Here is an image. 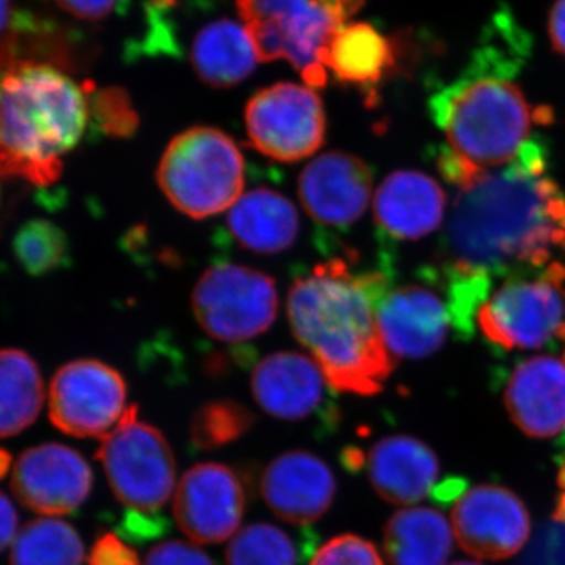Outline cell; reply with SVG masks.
<instances>
[{"label":"cell","instance_id":"obj_1","mask_svg":"<svg viewBox=\"0 0 565 565\" xmlns=\"http://www.w3.org/2000/svg\"><path fill=\"white\" fill-rule=\"evenodd\" d=\"M546 151L526 141L519 156L460 185L441 241L452 327L467 337L494 280L542 273L565 248V195L545 174Z\"/></svg>","mask_w":565,"mask_h":565},{"label":"cell","instance_id":"obj_2","mask_svg":"<svg viewBox=\"0 0 565 565\" xmlns=\"http://www.w3.org/2000/svg\"><path fill=\"white\" fill-rule=\"evenodd\" d=\"M388 294L384 274L327 259L294 282L288 316L294 337L311 353L337 392L373 396L393 373L394 359L377 323Z\"/></svg>","mask_w":565,"mask_h":565},{"label":"cell","instance_id":"obj_3","mask_svg":"<svg viewBox=\"0 0 565 565\" xmlns=\"http://www.w3.org/2000/svg\"><path fill=\"white\" fill-rule=\"evenodd\" d=\"M516 70L508 52L486 47L459 79L430 98V117L446 139L438 163L456 188L514 161L534 122L550 117L527 103L512 79Z\"/></svg>","mask_w":565,"mask_h":565},{"label":"cell","instance_id":"obj_4","mask_svg":"<svg viewBox=\"0 0 565 565\" xmlns=\"http://www.w3.org/2000/svg\"><path fill=\"white\" fill-rule=\"evenodd\" d=\"M88 120L90 98L63 71L10 63L0 71V172L52 184Z\"/></svg>","mask_w":565,"mask_h":565},{"label":"cell","instance_id":"obj_5","mask_svg":"<svg viewBox=\"0 0 565 565\" xmlns=\"http://www.w3.org/2000/svg\"><path fill=\"white\" fill-rule=\"evenodd\" d=\"M363 3L364 0H236L258 61H288L311 88L327 84V47Z\"/></svg>","mask_w":565,"mask_h":565},{"label":"cell","instance_id":"obj_6","mask_svg":"<svg viewBox=\"0 0 565 565\" xmlns=\"http://www.w3.org/2000/svg\"><path fill=\"white\" fill-rule=\"evenodd\" d=\"M156 178L178 211L206 218L230 211L243 195L244 156L228 134L195 126L167 145Z\"/></svg>","mask_w":565,"mask_h":565},{"label":"cell","instance_id":"obj_7","mask_svg":"<svg viewBox=\"0 0 565 565\" xmlns=\"http://www.w3.org/2000/svg\"><path fill=\"white\" fill-rule=\"evenodd\" d=\"M487 340L508 351L565 341V267L552 263L535 277L505 281L476 318Z\"/></svg>","mask_w":565,"mask_h":565},{"label":"cell","instance_id":"obj_8","mask_svg":"<svg viewBox=\"0 0 565 565\" xmlns=\"http://www.w3.org/2000/svg\"><path fill=\"white\" fill-rule=\"evenodd\" d=\"M129 407L121 423L103 438L98 449L111 492L139 514L159 511L172 497L177 462L169 441L158 427L137 418Z\"/></svg>","mask_w":565,"mask_h":565},{"label":"cell","instance_id":"obj_9","mask_svg":"<svg viewBox=\"0 0 565 565\" xmlns=\"http://www.w3.org/2000/svg\"><path fill=\"white\" fill-rule=\"evenodd\" d=\"M192 310L196 322L214 340L244 343L269 330L277 318V285L262 270L241 264H215L196 281Z\"/></svg>","mask_w":565,"mask_h":565},{"label":"cell","instance_id":"obj_10","mask_svg":"<svg viewBox=\"0 0 565 565\" xmlns=\"http://www.w3.org/2000/svg\"><path fill=\"white\" fill-rule=\"evenodd\" d=\"M252 147L278 162L310 158L326 140V110L311 87L280 82L256 92L245 107Z\"/></svg>","mask_w":565,"mask_h":565},{"label":"cell","instance_id":"obj_11","mask_svg":"<svg viewBox=\"0 0 565 565\" xmlns=\"http://www.w3.org/2000/svg\"><path fill=\"white\" fill-rule=\"evenodd\" d=\"M128 411L125 379L99 360H76L62 366L52 379L50 419L71 437L104 438Z\"/></svg>","mask_w":565,"mask_h":565},{"label":"cell","instance_id":"obj_12","mask_svg":"<svg viewBox=\"0 0 565 565\" xmlns=\"http://www.w3.org/2000/svg\"><path fill=\"white\" fill-rule=\"evenodd\" d=\"M245 508L244 479L228 465H195L182 476L174 493V520L196 544H222L236 535Z\"/></svg>","mask_w":565,"mask_h":565},{"label":"cell","instance_id":"obj_13","mask_svg":"<svg viewBox=\"0 0 565 565\" xmlns=\"http://www.w3.org/2000/svg\"><path fill=\"white\" fill-rule=\"evenodd\" d=\"M451 523L457 544L478 559L515 556L531 534L526 505L514 492L500 486H478L460 494Z\"/></svg>","mask_w":565,"mask_h":565},{"label":"cell","instance_id":"obj_14","mask_svg":"<svg viewBox=\"0 0 565 565\" xmlns=\"http://www.w3.org/2000/svg\"><path fill=\"white\" fill-rule=\"evenodd\" d=\"M87 460L70 446L44 444L22 452L11 475V489L25 508L41 515L76 511L92 492Z\"/></svg>","mask_w":565,"mask_h":565},{"label":"cell","instance_id":"obj_15","mask_svg":"<svg viewBox=\"0 0 565 565\" xmlns=\"http://www.w3.org/2000/svg\"><path fill=\"white\" fill-rule=\"evenodd\" d=\"M373 192L370 167L343 151L323 152L299 178L303 210L318 225L348 228L362 217Z\"/></svg>","mask_w":565,"mask_h":565},{"label":"cell","instance_id":"obj_16","mask_svg":"<svg viewBox=\"0 0 565 565\" xmlns=\"http://www.w3.org/2000/svg\"><path fill=\"white\" fill-rule=\"evenodd\" d=\"M267 508L282 522L310 525L327 514L337 494L332 468L308 451L275 457L262 476Z\"/></svg>","mask_w":565,"mask_h":565},{"label":"cell","instance_id":"obj_17","mask_svg":"<svg viewBox=\"0 0 565 565\" xmlns=\"http://www.w3.org/2000/svg\"><path fill=\"white\" fill-rule=\"evenodd\" d=\"M377 323L393 359L411 360L437 352L452 327L448 303L422 286H404L386 294L377 307Z\"/></svg>","mask_w":565,"mask_h":565},{"label":"cell","instance_id":"obj_18","mask_svg":"<svg viewBox=\"0 0 565 565\" xmlns=\"http://www.w3.org/2000/svg\"><path fill=\"white\" fill-rule=\"evenodd\" d=\"M327 382L321 367L299 352H274L252 373V393L267 415L305 422L327 412Z\"/></svg>","mask_w":565,"mask_h":565},{"label":"cell","instance_id":"obj_19","mask_svg":"<svg viewBox=\"0 0 565 565\" xmlns=\"http://www.w3.org/2000/svg\"><path fill=\"white\" fill-rule=\"evenodd\" d=\"M504 405L527 437L546 440L565 430V352L520 363L504 390Z\"/></svg>","mask_w":565,"mask_h":565},{"label":"cell","instance_id":"obj_20","mask_svg":"<svg viewBox=\"0 0 565 565\" xmlns=\"http://www.w3.org/2000/svg\"><path fill=\"white\" fill-rule=\"evenodd\" d=\"M364 467L382 500L407 508L427 498L440 476L433 449L408 435H392L371 446Z\"/></svg>","mask_w":565,"mask_h":565},{"label":"cell","instance_id":"obj_21","mask_svg":"<svg viewBox=\"0 0 565 565\" xmlns=\"http://www.w3.org/2000/svg\"><path fill=\"white\" fill-rule=\"evenodd\" d=\"M445 211L440 184L414 170L390 174L374 196L375 222L394 239H422L440 226Z\"/></svg>","mask_w":565,"mask_h":565},{"label":"cell","instance_id":"obj_22","mask_svg":"<svg viewBox=\"0 0 565 565\" xmlns=\"http://www.w3.org/2000/svg\"><path fill=\"white\" fill-rule=\"evenodd\" d=\"M399 63L396 39L379 32L370 22H349L330 41L323 55L327 73L341 84L375 95V88Z\"/></svg>","mask_w":565,"mask_h":565},{"label":"cell","instance_id":"obj_23","mask_svg":"<svg viewBox=\"0 0 565 565\" xmlns=\"http://www.w3.org/2000/svg\"><path fill=\"white\" fill-rule=\"evenodd\" d=\"M226 226L241 247L275 255L296 243L300 218L291 200L273 189L258 188L230 207Z\"/></svg>","mask_w":565,"mask_h":565},{"label":"cell","instance_id":"obj_24","mask_svg":"<svg viewBox=\"0 0 565 565\" xmlns=\"http://www.w3.org/2000/svg\"><path fill=\"white\" fill-rule=\"evenodd\" d=\"M189 61L200 81L211 88L236 87L259 62L247 31L232 18H217L200 28Z\"/></svg>","mask_w":565,"mask_h":565},{"label":"cell","instance_id":"obj_25","mask_svg":"<svg viewBox=\"0 0 565 565\" xmlns=\"http://www.w3.org/2000/svg\"><path fill=\"white\" fill-rule=\"evenodd\" d=\"M456 542L452 523L424 505L401 509L384 531L385 555L392 565H448Z\"/></svg>","mask_w":565,"mask_h":565},{"label":"cell","instance_id":"obj_26","mask_svg":"<svg viewBox=\"0 0 565 565\" xmlns=\"http://www.w3.org/2000/svg\"><path fill=\"white\" fill-rule=\"evenodd\" d=\"M43 403V377L32 356L18 349H0V437L28 429Z\"/></svg>","mask_w":565,"mask_h":565},{"label":"cell","instance_id":"obj_27","mask_svg":"<svg viewBox=\"0 0 565 565\" xmlns=\"http://www.w3.org/2000/svg\"><path fill=\"white\" fill-rule=\"evenodd\" d=\"M84 544L73 526L57 519H36L22 527L11 548V565H82Z\"/></svg>","mask_w":565,"mask_h":565},{"label":"cell","instance_id":"obj_28","mask_svg":"<svg viewBox=\"0 0 565 565\" xmlns=\"http://www.w3.org/2000/svg\"><path fill=\"white\" fill-rule=\"evenodd\" d=\"M13 253L31 277H44L71 264L68 236L61 226L44 218L25 222L13 237Z\"/></svg>","mask_w":565,"mask_h":565},{"label":"cell","instance_id":"obj_29","mask_svg":"<svg viewBox=\"0 0 565 565\" xmlns=\"http://www.w3.org/2000/svg\"><path fill=\"white\" fill-rule=\"evenodd\" d=\"M226 565H297L299 550L291 535L270 523H253L234 535Z\"/></svg>","mask_w":565,"mask_h":565},{"label":"cell","instance_id":"obj_30","mask_svg":"<svg viewBox=\"0 0 565 565\" xmlns=\"http://www.w3.org/2000/svg\"><path fill=\"white\" fill-rule=\"evenodd\" d=\"M255 416L234 401H212L193 415L191 440L199 449L221 448L239 440L252 429Z\"/></svg>","mask_w":565,"mask_h":565},{"label":"cell","instance_id":"obj_31","mask_svg":"<svg viewBox=\"0 0 565 565\" xmlns=\"http://www.w3.org/2000/svg\"><path fill=\"white\" fill-rule=\"evenodd\" d=\"M90 115L95 125L107 136L125 139L139 128V115L122 88L109 87L92 92Z\"/></svg>","mask_w":565,"mask_h":565},{"label":"cell","instance_id":"obj_32","mask_svg":"<svg viewBox=\"0 0 565 565\" xmlns=\"http://www.w3.org/2000/svg\"><path fill=\"white\" fill-rule=\"evenodd\" d=\"M310 565H385L381 553L355 534L337 535L315 553Z\"/></svg>","mask_w":565,"mask_h":565},{"label":"cell","instance_id":"obj_33","mask_svg":"<svg viewBox=\"0 0 565 565\" xmlns=\"http://www.w3.org/2000/svg\"><path fill=\"white\" fill-rule=\"evenodd\" d=\"M32 31L36 24L31 17L14 10L13 0H0V71L9 66L18 35Z\"/></svg>","mask_w":565,"mask_h":565},{"label":"cell","instance_id":"obj_34","mask_svg":"<svg viewBox=\"0 0 565 565\" xmlns=\"http://www.w3.org/2000/svg\"><path fill=\"white\" fill-rule=\"evenodd\" d=\"M143 565H214L210 556L195 545L167 541L151 548Z\"/></svg>","mask_w":565,"mask_h":565},{"label":"cell","instance_id":"obj_35","mask_svg":"<svg viewBox=\"0 0 565 565\" xmlns=\"http://www.w3.org/2000/svg\"><path fill=\"white\" fill-rule=\"evenodd\" d=\"M90 565H140L139 555L136 550L128 545V542L121 541L118 535L103 534L93 545Z\"/></svg>","mask_w":565,"mask_h":565},{"label":"cell","instance_id":"obj_36","mask_svg":"<svg viewBox=\"0 0 565 565\" xmlns=\"http://www.w3.org/2000/svg\"><path fill=\"white\" fill-rule=\"evenodd\" d=\"M58 9L82 21H103L114 11H125L129 0H52Z\"/></svg>","mask_w":565,"mask_h":565},{"label":"cell","instance_id":"obj_37","mask_svg":"<svg viewBox=\"0 0 565 565\" xmlns=\"http://www.w3.org/2000/svg\"><path fill=\"white\" fill-rule=\"evenodd\" d=\"M18 514L9 498L0 492V553L17 537Z\"/></svg>","mask_w":565,"mask_h":565},{"label":"cell","instance_id":"obj_38","mask_svg":"<svg viewBox=\"0 0 565 565\" xmlns=\"http://www.w3.org/2000/svg\"><path fill=\"white\" fill-rule=\"evenodd\" d=\"M548 35L553 50L565 55V0H556L550 11Z\"/></svg>","mask_w":565,"mask_h":565},{"label":"cell","instance_id":"obj_39","mask_svg":"<svg viewBox=\"0 0 565 565\" xmlns=\"http://www.w3.org/2000/svg\"><path fill=\"white\" fill-rule=\"evenodd\" d=\"M557 489H559V492H557L553 515H555L557 522L565 523V465L557 475Z\"/></svg>","mask_w":565,"mask_h":565},{"label":"cell","instance_id":"obj_40","mask_svg":"<svg viewBox=\"0 0 565 565\" xmlns=\"http://www.w3.org/2000/svg\"><path fill=\"white\" fill-rule=\"evenodd\" d=\"M10 465V456L6 455V451H0V476L6 475L7 468Z\"/></svg>","mask_w":565,"mask_h":565},{"label":"cell","instance_id":"obj_41","mask_svg":"<svg viewBox=\"0 0 565 565\" xmlns=\"http://www.w3.org/2000/svg\"><path fill=\"white\" fill-rule=\"evenodd\" d=\"M448 565H482L479 563H475V561H457V563L448 564Z\"/></svg>","mask_w":565,"mask_h":565}]
</instances>
